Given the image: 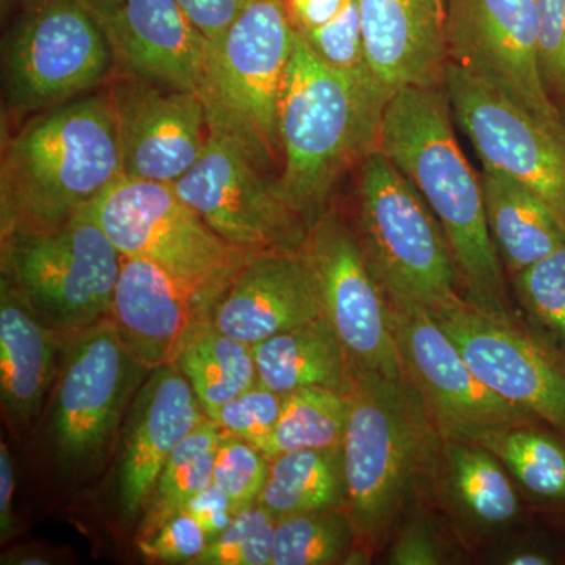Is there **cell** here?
Listing matches in <instances>:
<instances>
[{
    "label": "cell",
    "instance_id": "obj_1",
    "mask_svg": "<svg viewBox=\"0 0 565 565\" xmlns=\"http://www.w3.org/2000/svg\"><path fill=\"white\" fill-rule=\"evenodd\" d=\"M379 148L414 182L440 222L465 299L489 313L519 316L487 225L481 177L457 140L444 84L393 93L382 120Z\"/></svg>",
    "mask_w": 565,
    "mask_h": 565
},
{
    "label": "cell",
    "instance_id": "obj_2",
    "mask_svg": "<svg viewBox=\"0 0 565 565\" xmlns=\"http://www.w3.org/2000/svg\"><path fill=\"white\" fill-rule=\"evenodd\" d=\"M392 96L371 73L333 68L297 33L278 114V182L308 228L340 178L377 150Z\"/></svg>",
    "mask_w": 565,
    "mask_h": 565
},
{
    "label": "cell",
    "instance_id": "obj_3",
    "mask_svg": "<svg viewBox=\"0 0 565 565\" xmlns=\"http://www.w3.org/2000/svg\"><path fill=\"white\" fill-rule=\"evenodd\" d=\"M121 177L109 90L32 115L3 147L2 236L57 228Z\"/></svg>",
    "mask_w": 565,
    "mask_h": 565
},
{
    "label": "cell",
    "instance_id": "obj_4",
    "mask_svg": "<svg viewBox=\"0 0 565 565\" xmlns=\"http://www.w3.org/2000/svg\"><path fill=\"white\" fill-rule=\"evenodd\" d=\"M441 438L407 379L356 373L341 446L356 546L385 544L419 493L433 492Z\"/></svg>",
    "mask_w": 565,
    "mask_h": 565
},
{
    "label": "cell",
    "instance_id": "obj_5",
    "mask_svg": "<svg viewBox=\"0 0 565 565\" xmlns=\"http://www.w3.org/2000/svg\"><path fill=\"white\" fill-rule=\"evenodd\" d=\"M359 167L356 236L390 305L434 311L462 296L448 237L414 182L381 148Z\"/></svg>",
    "mask_w": 565,
    "mask_h": 565
},
{
    "label": "cell",
    "instance_id": "obj_6",
    "mask_svg": "<svg viewBox=\"0 0 565 565\" xmlns=\"http://www.w3.org/2000/svg\"><path fill=\"white\" fill-rule=\"evenodd\" d=\"M85 211L122 256L161 267L211 315L255 256L223 239L166 182L121 177Z\"/></svg>",
    "mask_w": 565,
    "mask_h": 565
},
{
    "label": "cell",
    "instance_id": "obj_7",
    "mask_svg": "<svg viewBox=\"0 0 565 565\" xmlns=\"http://www.w3.org/2000/svg\"><path fill=\"white\" fill-rule=\"evenodd\" d=\"M296 35L282 0H250L207 52L200 96L210 125L237 137L269 172L281 167L278 114Z\"/></svg>",
    "mask_w": 565,
    "mask_h": 565
},
{
    "label": "cell",
    "instance_id": "obj_8",
    "mask_svg": "<svg viewBox=\"0 0 565 565\" xmlns=\"http://www.w3.org/2000/svg\"><path fill=\"white\" fill-rule=\"evenodd\" d=\"M115 71L106 33L81 0H28L3 41V104L32 117L87 95Z\"/></svg>",
    "mask_w": 565,
    "mask_h": 565
},
{
    "label": "cell",
    "instance_id": "obj_9",
    "mask_svg": "<svg viewBox=\"0 0 565 565\" xmlns=\"http://www.w3.org/2000/svg\"><path fill=\"white\" fill-rule=\"evenodd\" d=\"M2 243L3 273L55 330L77 333L109 316L122 255L87 211Z\"/></svg>",
    "mask_w": 565,
    "mask_h": 565
},
{
    "label": "cell",
    "instance_id": "obj_10",
    "mask_svg": "<svg viewBox=\"0 0 565 565\" xmlns=\"http://www.w3.org/2000/svg\"><path fill=\"white\" fill-rule=\"evenodd\" d=\"M172 185L214 232L252 255L299 250L310 233L286 202L278 178L217 126L210 125L199 161Z\"/></svg>",
    "mask_w": 565,
    "mask_h": 565
},
{
    "label": "cell",
    "instance_id": "obj_11",
    "mask_svg": "<svg viewBox=\"0 0 565 565\" xmlns=\"http://www.w3.org/2000/svg\"><path fill=\"white\" fill-rule=\"evenodd\" d=\"M449 62L565 139V111L546 88L533 0H448Z\"/></svg>",
    "mask_w": 565,
    "mask_h": 565
},
{
    "label": "cell",
    "instance_id": "obj_12",
    "mask_svg": "<svg viewBox=\"0 0 565 565\" xmlns=\"http://www.w3.org/2000/svg\"><path fill=\"white\" fill-rule=\"evenodd\" d=\"M476 377L505 403L565 437V356L520 316L481 310L463 296L430 311Z\"/></svg>",
    "mask_w": 565,
    "mask_h": 565
},
{
    "label": "cell",
    "instance_id": "obj_13",
    "mask_svg": "<svg viewBox=\"0 0 565 565\" xmlns=\"http://www.w3.org/2000/svg\"><path fill=\"white\" fill-rule=\"evenodd\" d=\"M444 88L482 167L537 193L565 228L564 137L455 63L446 65Z\"/></svg>",
    "mask_w": 565,
    "mask_h": 565
},
{
    "label": "cell",
    "instance_id": "obj_14",
    "mask_svg": "<svg viewBox=\"0 0 565 565\" xmlns=\"http://www.w3.org/2000/svg\"><path fill=\"white\" fill-rule=\"evenodd\" d=\"M143 367L109 316L77 332L63 362L52 418L63 465L81 468L102 456Z\"/></svg>",
    "mask_w": 565,
    "mask_h": 565
},
{
    "label": "cell",
    "instance_id": "obj_15",
    "mask_svg": "<svg viewBox=\"0 0 565 565\" xmlns=\"http://www.w3.org/2000/svg\"><path fill=\"white\" fill-rule=\"evenodd\" d=\"M332 322L355 373L404 377L394 337L392 305L375 280L356 232L323 212L303 244Z\"/></svg>",
    "mask_w": 565,
    "mask_h": 565
},
{
    "label": "cell",
    "instance_id": "obj_16",
    "mask_svg": "<svg viewBox=\"0 0 565 565\" xmlns=\"http://www.w3.org/2000/svg\"><path fill=\"white\" fill-rule=\"evenodd\" d=\"M392 313L404 377L445 437L473 440L487 430L537 422L476 377L429 310L392 307Z\"/></svg>",
    "mask_w": 565,
    "mask_h": 565
},
{
    "label": "cell",
    "instance_id": "obj_17",
    "mask_svg": "<svg viewBox=\"0 0 565 565\" xmlns=\"http://www.w3.org/2000/svg\"><path fill=\"white\" fill-rule=\"evenodd\" d=\"M109 95L122 177L173 184L199 161L210 117L196 93L120 74Z\"/></svg>",
    "mask_w": 565,
    "mask_h": 565
},
{
    "label": "cell",
    "instance_id": "obj_18",
    "mask_svg": "<svg viewBox=\"0 0 565 565\" xmlns=\"http://www.w3.org/2000/svg\"><path fill=\"white\" fill-rule=\"evenodd\" d=\"M81 2L106 33L118 73L200 96L210 40L193 24L180 0Z\"/></svg>",
    "mask_w": 565,
    "mask_h": 565
},
{
    "label": "cell",
    "instance_id": "obj_19",
    "mask_svg": "<svg viewBox=\"0 0 565 565\" xmlns=\"http://www.w3.org/2000/svg\"><path fill=\"white\" fill-rule=\"evenodd\" d=\"M322 315L318 275L302 247L262 252L248 259L215 305L212 322L253 348Z\"/></svg>",
    "mask_w": 565,
    "mask_h": 565
},
{
    "label": "cell",
    "instance_id": "obj_20",
    "mask_svg": "<svg viewBox=\"0 0 565 565\" xmlns=\"http://www.w3.org/2000/svg\"><path fill=\"white\" fill-rule=\"evenodd\" d=\"M151 371L134 401L121 445L118 498L128 519L145 511L169 457L207 418L177 363Z\"/></svg>",
    "mask_w": 565,
    "mask_h": 565
},
{
    "label": "cell",
    "instance_id": "obj_21",
    "mask_svg": "<svg viewBox=\"0 0 565 565\" xmlns=\"http://www.w3.org/2000/svg\"><path fill=\"white\" fill-rule=\"evenodd\" d=\"M364 57L392 93L444 84L448 0H359Z\"/></svg>",
    "mask_w": 565,
    "mask_h": 565
},
{
    "label": "cell",
    "instance_id": "obj_22",
    "mask_svg": "<svg viewBox=\"0 0 565 565\" xmlns=\"http://www.w3.org/2000/svg\"><path fill=\"white\" fill-rule=\"evenodd\" d=\"M211 316L161 267L122 256L109 318L145 370L177 363L196 323Z\"/></svg>",
    "mask_w": 565,
    "mask_h": 565
},
{
    "label": "cell",
    "instance_id": "obj_23",
    "mask_svg": "<svg viewBox=\"0 0 565 565\" xmlns=\"http://www.w3.org/2000/svg\"><path fill=\"white\" fill-rule=\"evenodd\" d=\"M433 493L468 537H497L515 525L522 512L514 479L484 446L441 438Z\"/></svg>",
    "mask_w": 565,
    "mask_h": 565
},
{
    "label": "cell",
    "instance_id": "obj_24",
    "mask_svg": "<svg viewBox=\"0 0 565 565\" xmlns=\"http://www.w3.org/2000/svg\"><path fill=\"white\" fill-rule=\"evenodd\" d=\"M57 330L6 275L0 297V394L10 422H32L55 377Z\"/></svg>",
    "mask_w": 565,
    "mask_h": 565
},
{
    "label": "cell",
    "instance_id": "obj_25",
    "mask_svg": "<svg viewBox=\"0 0 565 565\" xmlns=\"http://www.w3.org/2000/svg\"><path fill=\"white\" fill-rule=\"evenodd\" d=\"M259 384L278 394L329 388L349 394L355 367L326 315L253 345Z\"/></svg>",
    "mask_w": 565,
    "mask_h": 565
},
{
    "label": "cell",
    "instance_id": "obj_26",
    "mask_svg": "<svg viewBox=\"0 0 565 565\" xmlns=\"http://www.w3.org/2000/svg\"><path fill=\"white\" fill-rule=\"evenodd\" d=\"M481 184L490 236L509 274L522 273L565 243L563 223L526 185L490 169L482 170Z\"/></svg>",
    "mask_w": 565,
    "mask_h": 565
},
{
    "label": "cell",
    "instance_id": "obj_27",
    "mask_svg": "<svg viewBox=\"0 0 565 565\" xmlns=\"http://www.w3.org/2000/svg\"><path fill=\"white\" fill-rule=\"evenodd\" d=\"M177 364L191 382L207 418L258 384L252 345L218 330L212 316L196 323L182 345Z\"/></svg>",
    "mask_w": 565,
    "mask_h": 565
},
{
    "label": "cell",
    "instance_id": "obj_28",
    "mask_svg": "<svg viewBox=\"0 0 565 565\" xmlns=\"http://www.w3.org/2000/svg\"><path fill=\"white\" fill-rule=\"evenodd\" d=\"M258 503L278 519L345 509L343 448L299 449L273 457Z\"/></svg>",
    "mask_w": 565,
    "mask_h": 565
},
{
    "label": "cell",
    "instance_id": "obj_29",
    "mask_svg": "<svg viewBox=\"0 0 565 565\" xmlns=\"http://www.w3.org/2000/svg\"><path fill=\"white\" fill-rule=\"evenodd\" d=\"M498 457L516 486L537 500H565V437L537 422L487 430L473 438Z\"/></svg>",
    "mask_w": 565,
    "mask_h": 565
},
{
    "label": "cell",
    "instance_id": "obj_30",
    "mask_svg": "<svg viewBox=\"0 0 565 565\" xmlns=\"http://www.w3.org/2000/svg\"><path fill=\"white\" fill-rule=\"evenodd\" d=\"M222 429L211 418L203 419L167 460L141 525L140 539L151 537L173 515L184 511L185 504L214 481L215 451Z\"/></svg>",
    "mask_w": 565,
    "mask_h": 565
},
{
    "label": "cell",
    "instance_id": "obj_31",
    "mask_svg": "<svg viewBox=\"0 0 565 565\" xmlns=\"http://www.w3.org/2000/svg\"><path fill=\"white\" fill-rule=\"evenodd\" d=\"M348 414L349 394L318 386L282 394L280 418L267 457L299 449L341 448Z\"/></svg>",
    "mask_w": 565,
    "mask_h": 565
},
{
    "label": "cell",
    "instance_id": "obj_32",
    "mask_svg": "<svg viewBox=\"0 0 565 565\" xmlns=\"http://www.w3.org/2000/svg\"><path fill=\"white\" fill-rule=\"evenodd\" d=\"M356 544L355 527L345 509L280 516L275 530L273 565L348 563Z\"/></svg>",
    "mask_w": 565,
    "mask_h": 565
},
{
    "label": "cell",
    "instance_id": "obj_33",
    "mask_svg": "<svg viewBox=\"0 0 565 565\" xmlns=\"http://www.w3.org/2000/svg\"><path fill=\"white\" fill-rule=\"evenodd\" d=\"M512 288L527 329L565 356V243L512 275Z\"/></svg>",
    "mask_w": 565,
    "mask_h": 565
},
{
    "label": "cell",
    "instance_id": "obj_34",
    "mask_svg": "<svg viewBox=\"0 0 565 565\" xmlns=\"http://www.w3.org/2000/svg\"><path fill=\"white\" fill-rule=\"evenodd\" d=\"M278 516L256 503L234 515L221 535L210 542L199 565H273Z\"/></svg>",
    "mask_w": 565,
    "mask_h": 565
},
{
    "label": "cell",
    "instance_id": "obj_35",
    "mask_svg": "<svg viewBox=\"0 0 565 565\" xmlns=\"http://www.w3.org/2000/svg\"><path fill=\"white\" fill-rule=\"evenodd\" d=\"M269 457L243 438L221 435L214 462V484L228 494L237 512L258 503L269 475Z\"/></svg>",
    "mask_w": 565,
    "mask_h": 565
},
{
    "label": "cell",
    "instance_id": "obj_36",
    "mask_svg": "<svg viewBox=\"0 0 565 565\" xmlns=\"http://www.w3.org/2000/svg\"><path fill=\"white\" fill-rule=\"evenodd\" d=\"M281 401V394L258 382L247 392L222 405L211 419L218 424L223 433L243 438L267 457L280 418Z\"/></svg>",
    "mask_w": 565,
    "mask_h": 565
},
{
    "label": "cell",
    "instance_id": "obj_37",
    "mask_svg": "<svg viewBox=\"0 0 565 565\" xmlns=\"http://www.w3.org/2000/svg\"><path fill=\"white\" fill-rule=\"evenodd\" d=\"M207 545L210 537L185 511L167 520L151 537L139 541L147 559L170 564H196Z\"/></svg>",
    "mask_w": 565,
    "mask_h": 565
},
{
    "label": "cell",
    "instance_id": "obj_38",
    "mask_svg": "<svg viewBox=\"0 0 565 565\" xmlns=\"http://www.w3.org/2000/svg\"><path fill=\"white\" fill-rule=\"evenodd\" d=\"M386 564L441 565L452 563L446 539L426 515H412L393 531Z\"/></svg>",
    "mask_w": 565,
    "mask_h": 565
},
{
    "label": "cell",
    "instance_id": "obj_39",
    "mask_svg": "<svg viewBox=\"0 0 565 565\" xmlns=\"http://www.w3.org/2000/svg\"><path fill=\"white\" fill-rule=\"evenodd\" d=\"M546 88L565 104V0H533Z\"/></svg>",
    "mask_w": 565,
    "mask_h": 565
},
{
    "label": "cell",
    "instance_id": "obj_40",
    "mask_svg": "<svg viewBox=\"0 0 565 565\" xmlns=\"http://www.w3.org/2000/svg\"><path fill=\"white\" fill-rule=\"evenodd\" d=\"M184 511L199 522L210 537V542L221 535L237 514V509L234 508L228 494L223 492L221 487L214 484V481L204 487L202 492L196 493L185 504Z\"/></svg>",
    "mask_w": 565,
    "mask_h": 565
},
{
    "label": "cell",
    "instance_id": "obj_41",
    "mask_svg": "<svg viewBox=\"0 0 565 565\" xmlns=\"http://www.w3.org/2000/svg\"><path fill=\"white\" fill-rule=\"evenodd\" d=\"M250 0H180L182 9L207 40L222 35Z\"/></svg>",
    "mask_w": 565,
    "mask_h": 565
},
{
    "label": "cell",
    "instance_id": "obj_42",
    "mask_svg": "<svg viewBox=\"0 0 565 565\" xmlns=\"http://www.w3.org/2000/svg\"><path fill=\"white\" fill-rule=\"evenodd\" d=\"M294 29L302 39L337 21L352 0H282Z\"/></svg>",
    "mask_w": 565,
    "mask_h": 565
},
{
    "label": "cell",
    "instance_id": "obj_43",
    "mask_svg": "<svg viewBox=\"0 0 565 565\" xmlns=\"http://www.w3.org/2000/svg\"><path fill=\"white\" fill-rule=\"evenodd\" d=\"M494 564L504 565H552L556 563L555 555L548 546L531 539H516L505 542L493 555Z\"/></svg>",
    "mask_w": 565,
    "mask_h": 565
},
{
    "label": "cell",
    "instance_id": "obj_44",
    "mask_svg": "<svg viewBox=\"0 0 565 565\" xmlns=\"http://www.w3.org/2000/svg\"><path fill=\"white\" fill-rule=\"evenodd\" d=\"M14 471L11 456L6 444L0 446V533L2 539L11 533L13 526Z\"/></svg>",
    "mask_w": 565,
    "mask_h": 565
}]
</instances>
